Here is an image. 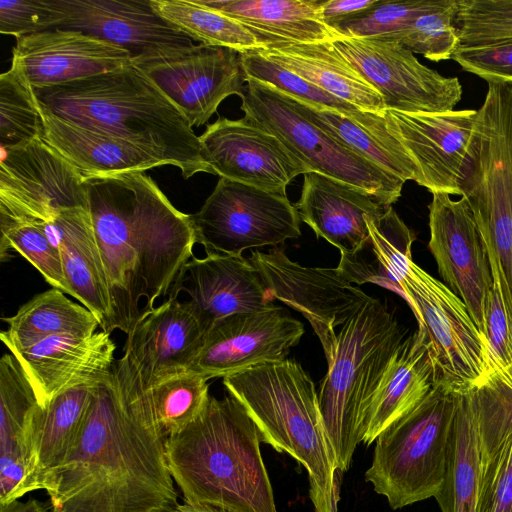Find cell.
<instances>
[{
  "mask_svg": "<svg viewBox=\"0 0 512 512\" xmlns=\"http://www.w3.org/2000/svg\"><path fill=\"white\" fill-rule=\"evenodd\" d=\"M149 391L123 354L95 385L79 436L40 489L55 512H169L178 504Z\"/></svg>",
  "mask_w": 512,
  "mask_h": 512,
  "instance_id": "obj_1",
  "label": "cell"
},
{
  "mask_svg": "<svg viewBox=\"0 0 512 512\" xmlns=\"http://www.w3.org/2000/svg\"><path fill=\"white\" fill-rule=\"evenodd\" d=\"M111 302L108 333L127 337L169 295L196 243L191 215L144 172L85 181Z\"/></svg>",
  "mask_w": 512,
  "mask_h": 512,
  "instance_id": "obj_2",
  "label": "cell"
},
{
  "mask_svg": "<svg viewBox=\"0 0 512 512\" xmlns=\"http://www.w3.org/2000/svg\"><path fill=\"white\" fill-rule=\"evenodd\" d=\"M52 114L123 139L188 179L212 173L199 136L179 109L131 63L114 71L33 90Z\"/></svg>",
  "mask_w": 512,
  "mask_h": 512,
  "instance_id": "obj_3",
  "label": "cell"
},
{
  "mask_svg": "<svg viewBox=\"0 0 512 512\" xmlns=\"http://www.w3.org/2000/svg\"><path fill=\"white\" fill-rule=\"evenodd\" d=\"M261 442L236 398L210 395L199 416L165 441L168 468L185 502L227 512H277Z\"/></svg>",
  "mask_w": 512,
  "mask_h": 512,
  "instance_id": "obj_4",
  "label": "cell"
},
{
  "mask_svg": "<svg viewBox=\"0 0 512 512\" xmlns=\"http://www.w3.org/2000/svg\"><path fill=\"white\" fill-rule=\"evenodd\" d=\"M223 385L246 409L262 442L304 466L314 512H337V469L318 392L302 365L293 359L265 362L225 376Z\"/></svg>",
  "mask_w": 512,
  "mask_h": 512,
  "instance_id": "obj_5",
  "label": "cell"
},
{
  "mask_svg": "<svg viewBox=\"0 0 512 512\" xmlns=\"http://www.w3.org/2000/svg\"><path fill=\"white\" fill-rule=\"evenodd\" d=\"M405 334L393 314L373 297L337 333L335 353L318 392L337 471L350 467L372 398Z\"/></svg>",
  "mask_w": 512,
  "mask_h": 512,
  "instance_id": "obj_6",
  "label": "cell"
},
{
  "mask_svg": "<svg viewBox=\"0 0 512 512\" xmlns=\"http://www.w3.org/2000/svg\"><path fill=\"white\" fill-rule=\"evenodd\" d=\"M458 395L434 386L375 440L365 481L396 510L436 497L444 482Z\"/></svg>",
  "mask_w": 512,
  "mask_h": 512,
  "instance_id": "obj_7",
  "label": "cell"
},
{
  "mask_svg": "<svg viewBox=\"0 0 512 512\" xmlns=\"http://www.w3.org/2000/svg\"><path fill=\"white\" fill-rule=\"evenodd\" d=\"M246 83L241 97L244 118L276 136L309 172L354 185L385 208L399 199L403 180L336 141L301 114L284 93L254 79Z\"/></svg>",
  "mask_w": 512,
  "mask_h": 512,
  "instance_id": "obj_8",
  "label": "cell"
},
{
  "mask_svg": "<svg viewBox=\"0 0 512 512\" xmlns=\"http://www.w3.org/2000/svg\"><path fill=\"white\" fill-rule=\"evenodd\" d=\"M427 339L435 367V385L460 395L482 384L495 368L488 342L466 305L444 283L413 260L400 282Z\"/></svg>",
  "mask_w": 512,
  "mask_h": 512,
  "instance_id": "obj_9",
  "label": "cell"
},
{
  "mask_svg": "<svg viewBox=\"0 0 512 512\" xmlns=\"http://www.w3.org/2000/svg\"><path fill=\"white\" fill-rule=\"evenodd\" d=\"M196 243L206 253L242 255L301 235L298 211L286 193L220 177L201 209L191 214Z\"/></svg>",
  "mask_w": 512,
  "mask_h": 512,
  "instance_id": "obj_10",
  "label": "cell"
},
{
  "mask_svg": "<svg viewBox=\"0 0 512 512\" xmlns=\"http://www.w3.org/2000/svg\"><path fill=\"white\" fill-rule=\"evenodd\" d=\"M131 64L179 109L191 127L206 123L228 96L241 98L245 88L241 55L226 47L201 43L160 47L133 56Z\"/></svg>",
  "mask_w": 512,
  "mask_h": 512,
  "instance_id": "obj_11",
  "label": "cell"
},
{
  "mask_svg": "<svg viewBox=\"0 0 512 512\" xmlns=\"http://www.w3.org/2000/svg\"><path fill=\"white\" fill-rule=\"evenodd\" d=\"M273 299L301 313L319 338L327 364L332 360L335 329L345 324L369 299L336 268L300 265L281 248L267 253L254 251L249 257Z\"/></svg>",
  "mask_w": 512,
  "mask_h": 512,
  "instance_id": "obj_12",
  "label": "cell"
},
{
  "mask_svg": "<svg viewBox=\"0 0 512 512\" xmlns=\"http://www.w3.org/2000/svg\"><path fill=\"white\" fill-rule=\"evenodd\" d=\"M341 56L382 96L386 110L442 112L462 98L457 77H446L423 65L397 42L341 38L332 42Z\"/></svg>",
  "mask_w": 512,
  "mask_h": 512,
  "instance_id": "obj_13",
  "label": "cell"
},
{
  "mask_svg": "<svg viewBox=\"0 0 512 512\" xmlns=\"http://www.w3.org/2000/svg\"><path fill=\"white\" fill-rule=\"evenodd\" d=\"M75 207H89L85 181L42 137L1 147L0 216L44 223Z\"/></svg>",
  "mask_w": 512,
  "mask_h": 512,
  "instance_id": "obj_14",
  "label": "cell"
},
{
  "mask_svg": "<svg viewBox=\"0 0 512 512\" xmlns=\"http://www.w3.org/2000/svg\"><path fill=\"white\" fill-rule=\"evenodd\" d=\"M429 250L445 285L466 305L484 334L487 299L494 287L488 253L467 201L432 194ZM485 336V335H484Z\"/></svg>",
  "mask_w": 512,
  "mask_h": 512,
  "instance_id": "obj_15",
  "label": "cell"
},
{
  "mask_svg": "<svg viewBox=\"0 0 512 512\" xmlns=\"http://www.w3.org/2000/svg\"><path fill=\"white\" fill-rule=\"evenodd\" d=\"M477 110L401 112L386 110L389 132L418 170L416 183L432 194L461 196L470 166V145Z\"/></svg>",
  "mask_w": 512,
  "mask_h": 512,
  "instance_id": "obj_16",
  "label": "cell"
},
{
  "mask_svg": "<svg viewBox=\"0 0 512 512\" xmlns=\"http://www.w3.org/2000/svg\"><path fill=\"white\" fill-rule=\"evenodd\" d=\"M304 334L302 322L280 306L218 319L188 372L205 379L235 374L265 362L286 359Z\"/></svg>",
  "mask_w": 512,
  "mask_h": 512,
  "instance_id": "obj_17",
  "label": "cell"
},
{
  "mask_svg": "<svg viewBox=\"0 0 512 512\" xmlns=\"http://www.w3.org/2000/svg\"><path fill=\"white\" fill-rule=\"evenodd\" d=\"M199 142L213 174L266 191L286 193L292 179L309 172L276 136L244 117H219Z\"/></svg>",
  "mask_w": 512,
  "mask_h": 512,
  "instance_id": "obj_18",
  "label": "cell"
},
{
  "mask_svg": "<svg viewBox=\"0 0 512 512\" xmlns=\"http://www.w3.org/2000/svg\"><path fill=\"white\" fill-rule=\"evenodd\" d=\"M131 59L124 48L80 31L54 28L16 39L10 69L37 90L108 73Z\"/></svg>",
  "mask_w": 512,
  "mask_h": 512,
  "instance_id": "obj_19",
  "label": "cell"
},
{
  "mask_svg": "<svg viewBox=\"0 0 512 512\" xmlns=\"http://www.w3.org/2000/svg\"><path fill=\"white\" fill-rule=\"evenodd\" d=\"M180 292L189 296L184 304L205 333L218 319L274 306L259 271L242 255L193 256L181 270L168 298L177 299Z\"/></svg>",
  "mask_w": 512,
  "mask_h": 512,
  "instance_id": "obj_20",
  "label": "cell"
},
{
  "mask_svg": "<svg viewBox=\"0 0 512 512\" xmlns=\"http://www.w3.org/2000/svg\"><path fill=\"white\" fill-rule=\"evenodd\" d=\"M205 331L176 298H168L140 320L127 337L124 355L144 390L188 372L199 354Z\"/></svg>",
  "mask_w": 512,
  "mask_h": 512,
  "instance_id": "obj_21",
  "label": "cell"
},
{
  "mask_svg": "<svg viewBox=\"0 0 512 512\" xmlns=\"http://www.w3.org/2000/svg\"><path fill=\"white\" fill-rule=\"evenodd\" d=\"M63 14L59 28L76 30L124 48L132 57L142 52L193 43L164 20L151 0H53Z\"/></svg>",
  "mask_w": 512,
  "mask_h": 512,
  "instance_id": "obj_22",
  "label": "cell"
},
{
  "mask_svg": "<svg viewBox=\"0 0 512 512\" xmlns=\"http://www.w3.org/2000/svg\"><path fill=\"white\" fill-rule=\"evenodd\" d=\"M110 334L52 336L11 353L29 377L40 406L45 407L63 391L96 382L111 370L116 345Z\"/></svg>",
  "mask_w": 512,
  "mask_h": 512,
  "instance_id": "obj_23",
  "label": "cell"
},
{
  "mask_svg": "<svg viewBox=\"0 0 512 512\" xmlns=\"http://www.w3.org/2000/svg\"><path fill=\"white\" fill-rule=\"evenodd\" d=\"M295 207L317 237L341 255L354 253L368 240L366 217L376 218L386 209L364 190L317 172L304 174Z\"/></svg>",
  "mask_w": 512,
  "mask_h": 512,
  "instance_id": "obj_24",
  "label": "cell"
},
{
  "mask_svg": "<svg viewBox=\"0 0 512 512\" xmlns=\"http://www.w3.org/2000/svg\"><path fill=\"white\" fill-rule=\"evenodd\" d=\"M40 405L17 358L0 359V504L34 491L29 422Z\"/></svg>",
  "mask_w": 512,
  "mask_h": 512,
  "instance_id": "obj_25",
  "label": "cell"
},
{
  "mask_svg": "<svg viewBox=\"0 0 512 512\" xmlns=\"http://www.w3.org/2000/svg\"><path fill=\"white\" fill-rule=\"evenodd\" d=\"M39 223L59 250L71 296L95 315L106 332L111 302L89 207L63 209Z\"/></svg>",
  "mask_w": 512,
  "mask_h": 512,
  "instance_id": "obj_26",
  "label": "cell"
},
{
  "mask_svg": "<svg viewBox=\"0 0 512 512\" xmlns=\"http://www.w3.org/2000/svg\"><path fill=\"white\" fill-rule=\"evenodd\" d=\"M42 139L83 178L145 172L164 164L133 144L113 135L62 119L39 104Z\"/></svg>",
  "mask_w": 512,
  "mask_h": 512,
  "instance_id": "obj_27",
  "label": "cell"
},
{
  "mask_svg": "<svg viewBox=\"0 0 512 512\" xmlns=\"http://www.w3.org/2000/svg\"><path fill=\"white\" fill-rule=\"evenodd\" d=\"M435 386V367L418 328L397 347L365 416L362 442L372 444L394 421L412 410Z\"/></svg>",
  "mask_w": 512,
  "mask_h": 512,
  "instance_id": "obj_28",
  "label": "cell"
},
{
  "mask_svg": "<svg viewBox=\"0 0 512 512\" xmlns=\"http://www.w3.org/2000/svg\"><path fill=\"white\" fill-rule=\"evenodd\" d=\"M245 26L263 45L334 42L343 38L323 22V0H198Z\"/></svg>",
  "mask_w": 512,
  "mask_h": 512,
  "instance_id": "obj_29",
  "label": "cell"
},
{
  "mask_svg": "<svg viewBox=\"0 0 512 512\" xmlns=\"http://www.w3.org/2000/svg\"><path fill=\"white\" fill-rule=\"evenodd\" d=\"M257 51L360 110L384 114L381 94L336 50L332 42L276 43Z\"/></svg>",
  "mask_w": 512,
  "mask_h": 512,
  "instance_id": "obj_30",
  "label": "cell"
},
{
  "mask_svg": "<svg viewBox=\"0 0 512 512\" xmlns=\"http://www.w3.org/2000/svg\"><path fill=\"white\" fill-rule=\"evenodd\" d=\"M287 97L301 114L336 141L404 182L417 181V167L401 143L389 132L385 113L363 110L344 113Z\"/></svg>",
  "mask_w": 512,
  "mask_h": 512,
  "instance_id": "obj_31",
  "label": "cell"
},
{
  "mask_svg": "<svg viewBox=\"0 0 512 512\" xmlns=\"http://www.w3.org/2000/svg\"><path fill=\"white\" fill-rule=\"evenodd\" d=\"M368 240L354 253L341 255L337 268L350 283H372L405 299L400 282L412 261L414 232L392 206L376 217H366Z\"/></svg>",
  "mask_w": 512,
  "mask_h": 512,
  "instance_id": "obj_32",
  "label": "cell"
},
{
  "mask_svg": "<svg viewBox=\"0 0 512 512\" xmlns=\"http://www.w3.org/2000/svg\"><path fill=\"white\" fill-rule=\"evenodd\" d=\"M96 382L63 391L45 407L37 405L29 422L32 479L40 489L43 476L59 466L72 450L89 408Z\"/></svg>",
  "mask_w": 512,
  "mask_h": 512,
  "instance_id": "obj_33",
  "label": "cell"
},
{
  "mask_svg": "<svg viewBox=\"0 0 512 512\" xmlns=\"http://www.w3.org/2000/svg\"><path fill=\"white\" fill-rule=\"evenodd\" d=\"M3 321L8 329L1 332L0 338L10 352L52 336H90L100 326L90 310L69 300L56 288L35 295Z\"/></svg>",
  "mask_w": 512,
  "mask_h": 512,
  "instance_id": "obj_34",
  "label": "cell"
},
{
  "mask_svg": "<svg viewBox=\"0 0 512 512\" xmlns=\"http://www.w3.org/2000/svg\"><path fill=\"white\" fill-rule=\"evenodd\" d=\"M471 392L458 395L446 472L436 495L441 512H478L481 455Z\"/></svg>",
  "mask_w": 512,
  "mask_h": 512,
  "instance_id": "obj_35",
  "label": "cell"
},
{
  "mask_svg": "<svg viewBox=\"0 0 512 512\" xmlns=\"http://www.w3.org/2000/svg\"><path fill=\"white\" fill-rule=\"evenodd\" d=\"M151 5L164 20L201 44L226 47L239 53L263 48L240 22L198 0H151Z\"/></svg>",
  "mask_w": 512,
  "mask_h": 512,
  "instance_id": "obj_36",
  "label": "cell"
},
{
  "mask_svg": "<svg viewBox=\"0 0 512 512\" xmlns=\"http://www.w3.org/2000/svg\"><path fill=\"white\" fill-rule=\"evenodd\" d=\"M479 436L481 466L512 434V363L470 390Z\"/></svg>",
  "mask_w": 512,
  "mask_h": 512,
  "instance_id": "obj_37",
  "label": "cell"
},
{
  "mask_svg": "<svg viewBox=\"0 0 512 512\" xmlns=\"http://www.w3.org/2000/svg\"><path fill=\"white\" fill-rule=\"evenodd\" d=\"M1 260L15 251L31 263L53 288L71 296L58 248L39 222L0 216Z\"/></svg>",
  "mask_w": 512,
  "mask_h": 512,
  "instance_id": "obj_38",
  "label": "cell"
},
{
  "mask_svg": "<svg viewBox=\"0 0 512 512\" xmlns=\"http://www.w3.org/2000/svg\"><path fill=\"white\" fill-rule=\"evenodd\" d=\"M207 381L196 373L185 372L148 390L166 437L186 428L203 411L210 397Z\"/></svg>",
  "mask_w": 512,
  "mask_h": 512,
  "instance_id": "obj_39",
  "label": "cell"
},
{
  "mask_svg": "<svg viewBox=\"0 0 512 512\" xmlns=\"http://www.w3.org/2000/svg\"><path fill=\"white\" fill-rule=\"evenodd\" d=\"M43 121L33 89L9 69L0 76V145L16 147L42 137Z\"/></svg>",
  "mask_w": 512,
  "mask_h": 512,
  "instance_id": "obj_40",
  "label": "cell"
},
{
  "mask_svg": "<svg viewBox=\"0 0 512 512\" xmlns=\"http://www.w3.org/2000/svg\"><path fill=\"white\" fill-rule=\"evenodd\" d=\"M457 1L441 0L416 17L394 42L431 61L451 59L460 44L455 27Z\"/></svg>",
  "mask_w": 512,
  "mask_h": 512,
  "instance_id": "obj_41",
  "label": "cell"
},
{
  "mask_svg": "<svg viewBox=\"0 0 512 512\" xmlns=\"http://www.w3.org/2000/svg\"><path fill=\"white\" fill-rule=\"evenodd\" d=\"M440 1L379 0L375 6L337 24L334 29L343 38H371L394 42L416 17L436 7Z\"/></svg>",
  "mask_w": 512,
  "mask_h": 512,
  "instance_id": "obj_42",
  "label": "cell"
},
{
  "mask_svg": "<svg viewBox=\"0 0 512 512\" xmlns=\"http://www.w3.org/2000/svg\"><path fill=\"white\" fill-rule=\"evenodd\" d=\"M455 27L459 46L512 39V0H458Z\"/></svg>",
  "mask_w": 512,
  "mask_h": 512,
  "instance_id": "obj_43",
  "label": "cell"
},
{
  "mask_svg": "<svg viewBox=\"0 0 512 512\" xmlns=\"http://www.w3.org/2000/svg\"><path fill=\"white\" fill-rule=\"evenodd\" d=\"M246 79L266 83L304 103L352 113L359 108L325 92L303 77L261 55L257 50L240 53Z\"/></svg>",
  "mask_w": 512,
  "mask_h": 512,
  "instance_id": "obj_44",
  "label": "cell"
},
{
  "mask_svg": "<svg viewBox=\"0 0 512 512\" xmlns=\"http://www.w3.org/2000/svg\"><path fill=\"white\" fill-rule=\"evenodd\" d=\"M63 22L53 0H1L0 32L16 39L54 28Z\"/></svg>",
  "mask_w": 512,
  "mask_h": 512,
  "instance_id": "obj_45",
  "label": "cell"
},
{
  "mask_svg": "<svg viewBox=\"0 0 512 512\" xmlns=\"http://www.w3.org/2000/svg\"><path fill=\"white\" fill-rule=\"evenodd\" d=\"M478 512H512V434L482 466Z\"/></svg>",
  "mask_w": 512,
  "mask_h": 512,
  "instance_id": "obj_46",
  "label": "cell"
},
{
  "mask_svg": "<svg viewBox=\"0 0 512 512\" xmlns=\"http://www.w3.org/2000/svg\"><path fill=\"white\" fill-rule=\"evenodd\" d=\"M451 59L487 83H512V39L482 46H459Z\"/></svg>",
  "mask_w": 512,
  "mask_h": 512,
  "instance_id": "obj_47",
  "label": "cell"
},
{
  "mask_svg": "<svg viewBox=\"0 0 512 512\" xmlns=\"http://www.w3.org/2000/svg\"><path fill=\"white\" fill-rule=\"evenodd\" d=\"M495 371L512 363V322L499 291L493 287L486 303L485 330Z\"/></svg>",
  "mask_w": 512,
  "mask_h": 512,
  "instance_id": "obj_48",
  "label": "cell"
},
{
  "mask_svg": "<svg viewBox=\"0 0 512 512\" xmlns=\"http://www.w3.org/2000/svg\"><path fill=\"white\" fill-rule=\"evenodd\" d=\"M379 0H328L322 1L320 7L321 19L324 23L334 27L356 15L375 6Z\"/></svg>",
  "mask_w": 512,
  "mask_h": 512,
  "instance_id": "obj_49",
  "label": "cell"
},
{
  "mask_svg": "<svg viewBox=\"0 0 512 512\" xmlns=\"http://www.w3.org/2000/svg\"><path fill=\"white\" fill-rule=\"evenodd\" d=\"M0 512H48L40 501L30 498L25 502L14 500L10 503L0 504Z\"/></svg>",
  "mask_w": 512,
  "mask_h": 512,
  "instance_id": "obj_50",
  "label": "cell"
},
{
  "mask_svg": "<svg viewBox=\"0 0 512 512\" xmlns=\"http://www.w3.org/2000/svg\"><path fill=\"white\" fill-rule=\"evenodd\" d=\"M169 512H227L223 509L210 506V505H202V504H191V503H182L177 504L173 509Z\"/></svg>",
  "mask_w": 512,
  "mask_h": 512,
  "instance_id": "obj_51",
  "label": "cell"
},
{
  "mask_svg": "<svg viewBox=\"0 0 512 512\" xmlns=\"http://www.w3.org/2000/svg\"><path fill=\"white\" fill-rule=\"evenodd\" d=\"M52 512H55V511H52Z\"/></svg>",
  "mask_w": 512,
  "mask_h": 512,
  "instance_id": "obj_52",
  "label": "cell"
}]
</instances>
